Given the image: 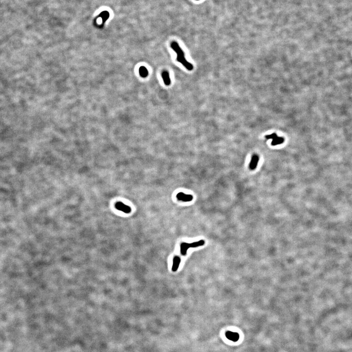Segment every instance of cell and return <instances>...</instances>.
Returning a JSON list of instances; mask_svg holds the SVG:
<instances>
[{
    "instance_id": "obj_1",
    "label": "cell",
    "mask_w": 352,
    "mask_h": 352,
    "mask_svg": "<svg viewBox=\"0 0 352 352\" xmlns=\"http://www.w3.org/2000/svg\"><path fill=\"white\" fill-rule=\"evenodd\" d=\"M171 48L175 51L177 54V59L178 61L181 63L188 70H192L193 69V66L192 65V64H191L186 60V59L184 57V51H183V50H181V48L179 44L177 42L174 41L171 43Z\"/></svg>"
},
{
    "instance_id": "obj_2",
    "label": "cell",
    "mask_w": 352,
    "mask_h": 352,
    "mask_svg": "<svg viewBox=\"0 0 352 352\" xmlns=\"http://www.w3.org/2000/svg\"><path fill=\"white\" fill-rule=\"evenodd\" d=\"M116 208L119 210L122 211L125 213H129L131 211L130 207L121 202H116L115 205Z\"/></svg>"
},
{
    "instance_id": "obj_3",
    "label": "cell",
    "mask_w": 352,
    "mask_h": 352,
    "mask_svg": "<svg viewBox=\"0 0 352 352\" xmlns=\"http://www.w3.org/2000/svg\"><path fill=\"white\" fill-rule=\"evenodd\" d=\"M259 158L257 155L254 154L252 156V159L250 160L249 165V169L251 170H254L257 167L258 163L259 162Z\"/></svg>"
},
{
    "instance_id": "obj_4",
    "label": "cell",
    "mask_w": 352,
    "mask_h": 352,
    "mask_svg": "<svg viewBox=\"0 0 352 352\" xmlns=\"http://www.w3.org/2000/svg\"><path fill=\"white\" fill-rule=\"evenodd\" d=\"M178 199L183 202H190L193 199V196L191 195H187L183 193H179L177 195Z\"/></svg>"
},
{
    "instance_id": "obj_5",
    "label": "cell",
    "mask_w": 352,
    "mask_h": 352,
    "mask_svg": "<svg viewBox=\"0 0 352 352\" xmlns=\"http://www.w3.org/2000/svg\"><path fill=\"white\" fill-rule=\"evenodd\" d=\"M226 336L228 339L231 340L232 341H237L239 338V335L237 332H227L226 333Z\"/></svg>"
},
{
    "instance_id": "obj_6",
    "label": "cell",
    "mask_w": 352,
    "mask_h": 352,
    "mask_svg": "<svg viewBox=\"0 0 352 352\" xmlns=\"http://www.w3.org/2000/svg\"><path fill=\"white\" fill-rule=\"evenodd\" d=\"M181 262V259L179 256H175L173 259V266H172V270L174 272L177 271L178 269L179 268V266H180V263Z\"/></svg>"
},
{
    "instance_id": "obj_7",
    "label": "cell",
    "mask_w": 352,
    "mask_h": 352,
    "mask_svg": "<svg viewBox=\"0 0 352 352\" xmlns=\"http://www.w3.org/2000/svg\"><path fill=\"white\" fill-rule=\"evenodd\" d=\"M180 247H181V253L183 256L186 255L188 249H189V248H190V244L186 242H182L181 244Z\"/></svg>"
},
{
    "instance_id": "obj_8",
    "label": "cell",
    "mask_w": 352,
    "mask_h": 352,
    "mask_svg": "<svg viewBox=\"0 0 352 352\" xmlns=\"http://www.w3.org/2000/svg\"><path fill=\"white\" fill-rule=\"evenodd\" d=\"M162 77L163 78V81L166 85L168 86L171 83V80L170 79L169 74L167 71H164L162 73Z\"/></svg>"
},
{
    "instance_id": "obj_9",
    "label": "cell",
    "mask_w": 352,
    "mask_h": 352,
    "mask_svg": "<svg viewBox=\"0 0 352 352\" xmlns=\"http://www.w3.org/2000/svg\"><path fill=\"white\" fill-rule=\"evenodd\" d=\"M284 141V138L281 137H277L275 138H274L272 142H271V145L273 146H276L277 145L281 144H283Z\"/></svg>"
},
{
    "instance_id": "obj_10",
    "label": "cell",
    "mask_w": 352,
    "mask_h": 352,
    "mask_svg": "<svg viewBox=\"0 0 352 352\" xmlns=\"http://www.w3.org/2000/svg\"><path fill=\"white\" fill-rule=\"evenodd\" d=\"M205 244V241L204 240H201L198 241L194 242L190 244V248H195L199 246H202Z\"/></svg>"
},
{
    "instance_id": "obj_11",
    "label": "cell",
    "mask_w": 352,
    "mask_h": 352,
    "mask_svg": "<svg viewBox=\"0 0 352 352\" xmlns=\"http://www.w3.org/2000/svg\"><path fill=\"white\" fill-rule=\"evenodd\" d=\"M139 73L140 76L142 77H146L148 75V72L147 69L145 66H141L139 69Z\"/></svg>"
},
{
    "instance_id": "obj_12",
    "label": "cell",
    "mask_w": 352,
    "mask_h": 352,
    "mask_svg": "<svg viewBox=\"0 0 352 352\" xmlns=\"http://www.w3.org/2000/svg\"><path fill=\"white\" fill-rule=\"evenodd\" d=\"M277 137V134H276V133H273L272 134H269V135H267V136H265V137H266V138H267V140H270V139L273 140L274 138H275V137Z\"/></svg>"
},
{
    "instance_id": "obj_13",
    "label": "cell",
    "mask_w": 352,
    "mask_h": 352,
    "mask_svg": "<svg viewBox=\"0 0 352 352\" xmlns=\"http://www.w3.org/2000/svg\"><path fill=\"white\" fill-rule=\"evenodd\" d=\"M196 1H199V0H196Z\"/></svg>"
}]
</instances>
